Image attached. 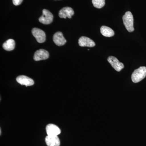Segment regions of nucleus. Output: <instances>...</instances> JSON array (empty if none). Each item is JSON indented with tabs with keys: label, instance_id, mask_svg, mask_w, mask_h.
<instances>
[{
	"label": "nucleus",
	"instance_id": "f3484780",
	"mask_svg": "<svg viewBox=\"0 0 146 146\" xmlns=\"http://www.w3.org/2000/svg\"><path fill=\"white\" fill-rule=\"evenodd\" d=\"M0 134H1V129H0Z\"/></svg>",
	"mask_w": 146,
	"mask_h": 146
},
{
	"label": "nucleus",
	"instance_id": "f8f14e48",
	"mask_svg": "<svg viewBox=\"0 0 146 146\" xmlns=\"http://www.w3.org/2000/svg\"><path fill=\"white\" fill-rule=\"evenodd\" d=\"M45 142L48 146H60V141L57 136H47Z\"/></svg>",
	"mask_w": 146,
	"mask_h": 146
},
{
	"label": "nucleus",
	"instance_id": "9d476101",
	"mask_svg": "<svg viewBox=\"0 0 146 146\" xmlns=\"http://www.w3.org/2000/svg\"><path fill=\"white\" fill-rule=\"evenodd\" d=\"M79 46L81 47H93L96 46L94 41L86 36H81L78 40Z\"/></svg>",
	"mask_w": 146,
	"mask_h": 146
},
{
	"label": "nucleus",
	"instance_id": "f03ea898",
	"mask_svg": "<svg viewBox=\"0 0 146 146\" xmlns=\"http://www.w3.org/2000/svg\"><path fill=\"white\" fill-rule=\"evenodd\" d=\"M123 22L127 31L132 32L134 31L133 27V18L132 13L130 11L126 12L123 17Z\"/></svg>",
	"mask_w": 146,
	"mask_h": 146
},
{
	"label": "nucleus",
	"instance_id": "dca6fc26",
	"mask_svg": "<svg viewBox=\"0 0 146 146\" xmlns=\"http://www.w3.org/2000/svg\"><path fill=\"white\" fill-rule=\"evenodd\" d=\"M23 0H12L14 5L16 6L19 5L22 3Z\"/></svg>",
	"mask_w": 146,
	"mask_h": 146
},
{
	"label": "nucleus",
	"instance_id": "4468645a",
	"mask_svg": "<svg viewBox=\"0 0 146 146\" xmlns=\"http://www.w3.org/2000/svg\"><path fill=\"white\" fill-rule=\"evenodd\" d=\"M15 42L13 39H9L6 41L3 45L4 49L7 51L13 50L15 48Z\"/></svg>",
	"mask_w": 146,
	"mask_h": 146
},
{
	"label": "nucleus",
	"instance_id": "1a4fd4ad",
	"mask_svg": "<svg viewBox=\"0 0 146 146\" xmlns=\"http://www.w3.org/2000/svg\"><path fill=\"white\" fill-rule=\"evenodd\" d=\"M16 81L21 85L26 86H32L34 84L33 80L25 76H19L16 78Z\"/></svg>",
	"mask_w": 146,
	"mask_h": 146
},
{
	"label": "nucleus",
	"instance_id": "39448f33",
	"mask_svg": "<svg viewBox=\"0 0 146 146\" xmlns=\"http://www.w3.org/2000/svg\"><path fill=\"white\" fill-rule=\"evenodd\" d=\"M108 61L117 72H120L124 67L123 64L120 62L117 58L114 56H109L108 58Z\"/></svg>",
	"mask_w": 146,
	"mask_h": 146
},
{
	"label": "nucleus",
	"instance_id": "7ed1b4c3",
	"mask_svg": "<svg viewBox=\"0 0 146 146\" xmlns=\"http://www.w3.org/2000/svg\"><path fill=\"white\" fill-rule=\"evenodd\" d=\"M53 15L49 11L44 9L42 16L39 18V21L44 25H49L53 22Z\"/></svg>",
	"mask_w": 146,
	"mask_h": 146
},
{
	"label": "nucleus",
	"instance_id": "9b49d317",
	"mask_svg": "<svg viewBox=\"0 0 146 146\" xmlns=\"http://www.w3.org/2000/svg\"><path fill=\"white\" fill-rule=\"evenodd\" d=\"M74 11L72 8L70 7H65L62 8L59 11V17L60 18H72V16L74 15Z\"/></svg>",
	"mask_w": 146,
	"mask_h": 146
},
{
	"label": "nucleus",
	"instance_id": "6e6552de",
	"mask_svg": "<svg viewBox=\"0 0 146 146\" xmlns=\"http://www.w3.org/2000/svg\"><path fill=\"white\" fill-rule=\"evenodd\" d=\"M53 40L56 45L58 46H62L65 45L67 42L64 38L63 33L61 32H57L53 35Z\"/></svg>",
	"mask_w": 146,
	"mask_h": 146
},
{
	"label": "nucleus",
	"instance_id": "423d86ee",
	"mask_svg": "<svg viewBox=\"0 0 146 146\" xmlns=\"http://www.w3.org/2000/svg\"><path fill=\"white\" fill-rule=\"evenodd\" d=\"M46 131L48 136H56L61 133V131L58 127L52 124H49L46 126Z\"/></svg>",
	"mask_w": 146,
	"mask_h": 146
},
{
	"label": "nucleus",
	"instance_id": "f257e3e1",
	"mask_svg": "<svg viewBox=\"0 0 146 146\" xmlns=\"http://www.w3.org/2000/svg\"><path fill=\"white\" fill-rule=\"evenodd\" d=\"M146 76V67H141L135 70L131 75V80L134 83H138Z\"/></svg>",
	"mask_w": 146,
	"mask_h": 146
},
{
	"label": "nucleus",
	"instance_id": "20e7f679",
	"mask_svg": "<svg viewBox=\"0 0 146 146\" xmlns=\"http://www.w3.org/2000/svg\"><path fill=\"white\" fill-rule=\"evenodd\" d=\"M32 33L38 43H44L46 41V34L42 30L35 28L33 29Z\"/></svg>",
	"mask_w": 146,
	"mask_h": 146
},
{
	"label": "nucleus",
	"instance_id": "2eb2a0df",
	"mask_svg": "<svg viewBox=\"0 0 146 146\" xmlns=\"http://www.w3.org/2000/svg\"><path fill=\"white\" fill-rule=\"evenodd\" d=\"M93 5L96 8H102L105 4V0H92Z\"/></svg>",
	"mask_w": 146,
	"mask_h": 146
},
{
	"label": "nucleus",
	"instance_id": "ddd939ff",
	"mask_svg": "<svg viewBox=\"0 0 146 146\" xmlns=\"http://www.w3.org/2000/svg\"><path fill=\"white\" fill-rule=\"evenodd\" d=\"M100 31L101 34L106 37H111L115 35V32L112 29L105 26L101 27Z\"/></svg>",
	"mask_w": 146,
	"mask_h": 146
},
{
	"label": "nucleus",
	"instance_id": "0eeeda50",
	"mask_svg": "<svg viewBox=\"0 0 146 146\" xmlns=\"http://www.w3.org/2000/svg\"><path fill=\"white\" fill-rule=\"evenodd\" d=\"M49 56V54L47 51L44 49H39L36 51L34 54L33 59L35 61L46 60Z\"/></svg>",
	"mask_w": 146,
	"mask_h": 146
}]
</instances>
